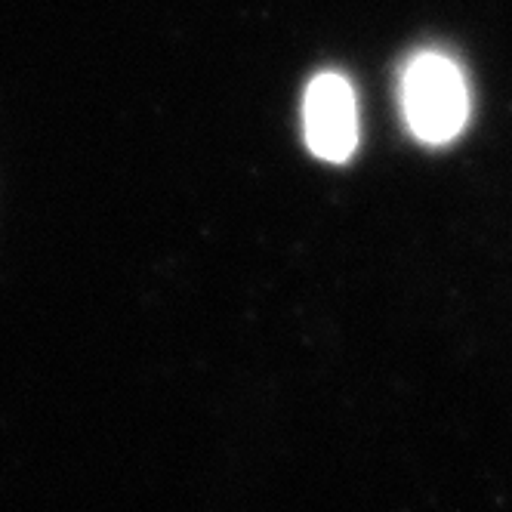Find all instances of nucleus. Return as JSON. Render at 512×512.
I'll use <instances>...</instances> for the list:
<instances>
[{"mask_svg":"<svg viewBox=\"0 0 512 512\" xmlns=\"http://www.w3.org/2000/svg\"><path fill=\"white\" fill-rule=\"evenodd\" d=\"M303 136L321 161L346 164L358 145V108L352 84L337 71H321L303 96Z\"/></svg>","mask_w":512,"mask_h":512,"instance_id":"obj_2","label":"nucleus"},{"mask_svg":"<svg viewBox=\"0 0 512 512\" xmlns=\"http://www.w3.org/2000/svg\"><path fill=\"white\" fill-rule=\"evenodd\" d=\"M401 112L420 142H454L469 121V87L460 65L445 53H417L401 71Z\"/></svg>","mask_w":512,"mask_h":512,"instance_id":"obj_1","label":"nucleus"}]
</instances>
